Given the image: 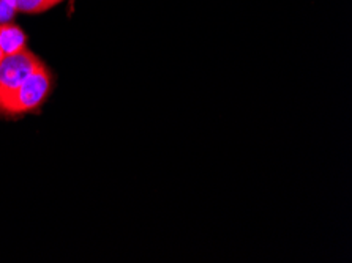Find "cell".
<instances>
[{
	"instance_id": "5",
	"label": "cell",
	"mask_w": 352,
	"mask_h": 263,
	"mask_svg": "<svg viewBox=\"0 0 352 263\" xmlns=\"http://www.w3.org/2000/svg\"><path fill=\"white\" fill-rule=\"evenodd\" d=\"M18 13L14 0H0V24L12 23L14 14Z\"/></svg>"
},
{
	"instance_id": "2",
	"label": "cell",
	"mask_w": 352,
	"mask_h": 263,
	"mask_svg": "<svg viewBox=\"0 0 352 263\" xmlns=\"http://www.w3.org/2000/svg\"><path fill=\"white\" fill-rule=\"evenodd\" d=\"M41 65L43 62L29 49L5 56L0 62V100L18 89Z\"/></svg>"
},
{
	"instance_id": "3",
	"label": "cell",
	"mask_w": 352,
	"mask_h": 263,
	"mask_svg": "<svg viewBox=\"0 0 352 263\" xmlns=\"http://www.w3.org/2000/svg\"><path fill=\"white\" fill-rule=\"evenodd\" d=\"M0 49L3 56H12L28 49V35L13 23L0 24Z\"/></svg>"
},
{
	"instance_id": "1",
	"label": "cell",
	"mask_w": 352,
	"mask_h": 263,
	"mask_svg": "<svg viewBox=\"0 0 352 263\" xmlns=\"http://www.w3.org/2000/svg\"><path fill=\"white\" fill-rule=\"evenodd\" d=\"M52 89L50 69L41 65L30 76L14 89L12 93L0 100V115L19 117L38 109L45 103Z\"/></svg>"
},
{
	"instance_id": "4",
	"label": "cell",
	"mask_w": 352,
	"mask_h": 263,
	"mask_svg": "<svg viewBox=\"0 0 352 263\" xmlns=\"http://www.w3.org/2000/svg\"><path fill=\"white\" fill-rule=\"evenodd\" d=\"M65 0H14L18 13H28V14H40L45 12H50L51 8L57 7Z\"/></svg>"
},
{
	"instance_id": "6",
	"label": "cell",
	"mask_w": 352,
	"mask_h": 263,
	"mask_svg": "<svg viewBox=\"0 0 352 263\" xmlns=\"http://www.w3.org/2000/svg\"><path fill=\"white\" fill-rule=\"evenodd\" d=\"M5 56H3V52H2V49H0V62H2V58H3Z\"/></svg>"
}]
</instances>
